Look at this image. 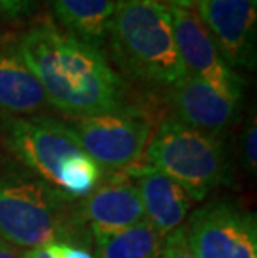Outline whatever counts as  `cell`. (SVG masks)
I'll return each instance as SVG.
<instances>
[{"label": "cell", "mask_w": 257, "mask_h": 258, "mask_svg": "<svg viewBox=\"0 0 257 258\" xmlns=\"http://www.w3.org/2000/svg\"><path fill=\"white\" fill-rule=\"evenodd\" d=\"M184 230L195 258H257L255 215L231 203L197 208Z\"/></svg>", "instance_id": "7"}, {"label": "cell", "mask_w": 257, "mask_h": 258, "mask_svg": "<svg viewBox=\"0 0 257 258\" xmlns=\"http://www.w3.org/2000/svg\"><path fill=\"white\" fill-rule=\"evenodd\" d=\"M17 47L57 110L84 118L124 108V82L100 48L52 22L29 29Z\"/></svg>", "instance_id": "1"}, {"label": "cell", "mask_w": 257, "mask_h": 258, "mask_svg": "<svg viewBox=\"0 0 257 258\" xmlns=\"http://www.w3.org/2000/svg\"><path fill=\"white\" fill-rule=\"evenodd\" d=\"M2 130L9 150L60 199H85L100 185L102 168L69 125L39 115L5 117Z\"/></svg>", "instance_id": "2"}, {"label": "cell", "mask_w": 257, "mask_h": 258, "mask_svg": "<svg viewBox=\"0 0 257 258\" xmlns=\"http://www.w3.org/2000/svg\"><path fill=\"white\" fill-rule=\"evenodd\" d=\"M122 175L135 178L145 220L161 237L166 238L171 232L182 227L194 203L182 186L145 165H139Z\"/></svg>", "instance_id": "12"}, {"label": "cell", "mask_w": 257, "mask_h": 258, "mask_svg": "<svg viewBox=\"0 0 257 258\" xmlns=\"http://www.w3.org/2000/svg\"><path fill=\"white\" fill-rule=\"evenodd\" d=\"M47 105L45 92L20 55L19 47L0 48V112L32 117Z\"/></svg>", "instance_id": "13"}, {"label": "cell", "mask_w": 257, "mask_h": 258, "mask_svg": "<svg viewBox=\"0 0 257 258\" xmlns=\"http://www.w3.org/2000/svg\"><path fill=\"white\" fill-rule=\"evenodd\" d=\"M106 185H99L82 203V217L89 222L95 240L145 220L139 190L122 173H116Z\"/></svg>", "instance_id": "10"}, {"label": "cell", "mask_w": 257, "mask_h": 258, "mask_svg": "<svg viewBox=\"0 0 257 258\" xmlns=\"http://www.w3.org/2000/svg\"><path fill=\"white\" fill-rule=\"evenodd\" d=\"M144 165L179 183L194 202L204 200L229 175L219 135L187 127L176 118L164 120L150 137Z\"/></svg>", "instance_id": "4"}, {"label": "cell", "mask_w": 257, "mask_h": 258, "mask_svg": "<svg viewBox=\"0 0 257 258\" xmlns=\"http://www.w3.org/2000/svg\"><path fill=\"white\" fill-rule=\"evenodd\" d=\"M60 200L39 178L0 175V237L27 250L57 241Z\"/></svg>", "instance_id": "5"}, {"label": "cell", "mask_w": 257, "mask_h": 258, "mask_svg": "<svg viewBox=\"0 0 257 258\" xmlns=\"http://www.w3.org/2000/svg\"><path fill=\"white\" fill-rule=\"evenodd\" d=\"M149 2L162 4L167 7H179V9H194V0H149Z\"/></svg>", "instance_id": "22"}, {"label": "cell", "mask_w": 257, "mask_h": 258, "mask_svg": "<svg viewBox=\"0 0 257 258\" xmlns=\"http://www.w3.org/2000/svg\"><path fill=\"white\" fill-rule=\"evenodd\" d=\"M157 258H195L187 243L184 227H179L164 238Z\"/></svg>", "instance_id": "16"}, {"label": "cell", "mask_w": 257, "mask_h": 258, "mask_svg": "<svg viewBox=\"0 0 257 258\" xmlns=\"http://www.w3.org/2000/svg\"><path fill=\"white\" fill-rule=\"evenodd\" d=\"M48 250L52 251L54 258H94V255L84 246L70 245L67 241H52L48 243Z\"/></svg>", "instance_id": "18"}, {"label": "cell", "mask_w": 257, "mask_h": 258, "mask_svg": "<svg viewBox=\"0 0 257 258\" xmlns=\"http://www.w3.org/2000/svg\"><path fill=\"white\" fill-rule=\"evenodd\" d=\"M67 34L100 48L117 0H47Z\"/></svg>", "instance_id": "14"}, {"label": "cell", "mask_w": 257, "mask_h": 258, "mask_svg": "<svg viewBox=\"0 0 257 258\" xmlns=\"http://www.w3.org/2000/svg\"><path fill=\"white\" fill-rule=\"evenodd\" d=\"M69 127L84 152L102 170L127 173L144 165L152 125L140 112L120 108L117 112L74 118Z\"/></svg>", "instance_id": "6"}, {"label": "cell", "mask_w": 257, "mask_h": 258, "mask_svg": "<svg viewBox=\"0 0 257 258\" xmlns=\"http://www.w3.org/2000/svg\"><path fill=\"white\" fill-rule=\"evenodd\" d=\"M257 125H255V118L252 115V122H249L247 128H245L244 134V158H245V165L249 168L255 170V163H257Z\"/></svg>", "instance_id": "19"}, {"label": "cell", "mask_w": 257, "mask_h": 258, "mask_svg": "<svg viewBox=\"0 0 257 258\" xmlns=\"http://www.w3.org/2000/svg\"><path fill=\"white\" fill-rule=\"evenodd\" d=\"M0 258H22V251L0 237Z\"/></svg>", "instance_id": "20"}, {"label": "cell", "mask_w": 257, "mask_h": 258, "mask_svg": "<svg viewBox=\"0 0 257 258\" xmlns=\"http://www.w3.org/2000/svg\"><path fill=\"white\" fill-rule=\"evenodd\" d=\"M174 35L185 74L204 80L222 97L237 103L242 100L245 79L221 55L209 32L194 9L171 7Z\"/></svg>", "instance_id": "8"}, {"label": "cell", "mask_w": 257, "mask_h": 258, "mask_svg": "<svg viewBox=\"0 0 257 258\" xmlns=\"http://www.w3.org/2000/svg\"><path fill=\"white\" fill-rule=\"evenodd\" d=\"M22 258H54L52 251L48 250L47 245L39 246V248H32L22 253Z\"/></svg>", "instance_id": "21"}, {"label": "cell", "mask_w": 257, "mask_h": 258, "mask_svg": "<svg viewBox=\"0 0 257 258\" xmlns=\"http://www.w3.org/2000/svg\"><path fill=\"white\" fill-rule=\"evenodd\" d=\"M95 241L97 255L94 258H157L164 237L149 222L142 220Z\"/></svg>", "instance_id": "15"}, {"label": "cell", "mask_w": 257, "mask_h": 258, "mask_svg": "<svg viewBox=\"0 0 257 258\" xmlns=\"http://www.w3.org/2000/svg\"><path fill=\"white\" fill-rule=\"evenodd\" d=\"M171 103L177 122L214 135L221 134L237 112V103L189 74L171 85Z\"/></svg>", "instance_id": "11"}, {"label": "cell", "mask_w": 257, "mask_h": 258, "mask_svg": "<svg viewBox=\"0 0 257 258\" xmlns=\"http://www.w3.org/2000/svg\"><path fill=\"white\" fill-rule=\"evenodd\" d=\"M107 40L116 62L140 80L171 87L185 75L167 5L117 0Z\"/></svg>", "instance_id": "3"}, {"label": "cell", "mask_w": 257, "mask_h": 258, "mask_svg": "<svg viewBox=\"0 0 257 258\" xmlns=\"http://www.w3.org/2000/svg\"><path fill=\"white\" fill-rule=\"evenodd\" d=\"M35 0H0V14L17 20L32 12Z\"/></svg>", "instance_id": "17"}, {"label": "cell", "mask_w": 257, "mask_h": 258, "mask_svg": "<svg viewBox=\"0 0 257 258\" xmlns=\"http://www.w3.org/2000/svg\"><path fill=\"white\" fill-rule=\"evenodd\" d=\"M197 15L232 69L255 67V0H194Z\"/></svg>", "instance_id": "9"}]
</instances>
